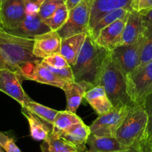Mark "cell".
I'll return each mask as SVG.
<instances>
[{"label":"cell","mask_w":152,"mask_h":152,"mask_svg":"<svg viewBox=\"0 0 152 152\" xmlns=\"http://www.w3.org/2000/svg\"><path fill=\"white\" fill-rule=\"evenodd\" d=\"M131 11H132V10L125 9V8H120V9L115 10V11H111V12L108 13V14H105V15L104 16L102 19H100V20L93 26V28H92L87 34L90 35V37H92L95 40V39L98 37L99 34L100 33L101 31H102L104 28L109 26L111 23H114L115 21L122 18V17H126V16H128Z\"/></svg>","instance_id":"24"},{"label":"cell","mask_w":152,"mask_h":152,"mask_svg":"<svg viewBox=\"0 0 152 152\" xmlns=\"http://www.w3.org/2000/svg\"><path fill=\"white\" fill-rule=\"evenodd\" d=\"M127 93L133 104L143 105L152 93V61L140 65L126 75Z\"/></svg>","instance_id":"5"},{"label":"cell","mask_w":152,"mask_h":152,"mask_svg":"<svg viewBox=\"0 0 152 152\" xmlns=\"http://www.w3.org/2000/svg\"><path fill=\"white\" fill-rule=\"evenodd\" d=\"M84 99L99 116L107 113L115 108L108 99L104 87L100 85L89 89Z\"/></svg>","instance_id":"17"},{"label":"cell","mask_w":152,"mask_h":152,"mask_svg":"<svg viewBox=\"0 0 152 152\" xmlns=\"http://www.w3.org/2000/svg\"><path fill=\"white\" fill-rule=\"evenodd\" d=\"M55 132L80 151L83 152L87 151V142L91 133L90 127L85 125L84 122L73 125L68 129L61 132Z\"/></svg>","instance_id":"16"},{"label":"cell","mask_w":152,"mask_h":152,"mask_svg":"<svg viewBox=\"0 0 152 152\" xmlns=\"http://www.w3.org/2000/svg\"><path fill=\"white\" fill-rule=\"evenodd\" d=\"M81 122H83L82 119L76 113L66 110L58 111L52 125V130L57 132H61L68 129L73 125Z\"/></svg>","instance_id":"26"},{"label":"cell","mask_w":152,"mask_h":152,"mask_svg":"<svg viewBox=\"0 0 152 152\" xmlns=\"http://www.w3.org/2000/svg\"><path fill=\"white\" fill-rule=\"evenodd\" d=\"M132 2L133 0H92L87 33L105 14L120 8L132 10Z\"/></svg>","instance_id":"13"},{"label":"cell","mask_w":152,"mask_h":152,"mask_svg":"<svg viewBox=\"0 0 152 152\" xmlns=\"http://www.w3.org/2000/svg\"><path fill=\"white\" fill-rule=\"evenodd\" d=\"M41 61L46 65L57 69L64 68V67H67L69 66L66 60L61 53L54 54L50 56L46 57V58H43Z\"/></svg>","instance_id":"30"},{"label":"cell","mask_w":152,"mask_h":152,"mask_svg":"<svg viewBox=\"0 0 152 152\" xmlns=\"http://www.w3.org/2000/svg\"><path fill=\"white\" fill-rule=\"evenodd\" d=\"M26 2H32V3L37 4L38 5H41L43 4V2H44L45 0H25Z\"/></svg>","instance_id":"39"},{"label":"cell","mask_w":152,"mask_h":152,"mask_svg":"<svg viewBox=\"0 0 152 152\" xmlns=\"http://www.w3.org/2000/svg\"><path fill=\"white\" fill-rule=\"evenodd\" d=\"M126 76L108 52L104 62L99 85L104 87L114 107L134 105L127 93Z\"/></svg>","instance_id":"3"},{"label":"cell","mask_w":152,"mask_h":152,"mask_svg":"<svg viewBox=\"0 0 152 152\" xmlns=\"http://www.w3.org/2000/svg\"><path fill=\"white\" fill-rule=\"evenodd\" d=\"M131 107H115L110 112L99 116L89 126L91 134L98 137H116V132L126 117Z\"/></svg>","instance_id":"7"},{"label":"cell","mask_w":152,"mask_h":152,"mask_svg":"<svg viewBox=\"0 0 152 152\" xmlns=\"http://www.w3.org/2000/svg\"><path fill=\"white\" fill-rule=\"evenodd\" d=\"M87 146L88 148L86 152H114L128 148L121 144L116 137H98L91 134L89 136Z\"/></svg>","instance_id":"19"},{"label":"cell","mask_w":152,"mask_h":152,"mask_svg":"<svg viewBox=\"0 0 152 152\" xmlns=\"http://www.w3.org/2000/svg\"><path fill=\"white\" fill-rule=\"evenodd\" d=\"M0 152H5V151L3 150V148L1 146H0Z\"/></svg>","instance_id":"40"},{"label":"cell","mask_w":152,"mask_h":152,"mask_svg":"<svg viewBox=\"0 0 152 152\" xmlns=\"http://www.w3.org/2000/svg\"><path fill=\"white\" fill-rule=\"evenodd\" d=\"M92 87H93L84 82H75L74 81V82L66 84L62 88L66 98V110L76 113V111L79 107L86 92Z\"/></svg>","instance_id":"18"},{"label":"cell","mask_w":152,"mask_h":152,"mask_svg":"<svg viewBox=\"0 0 152 152\" xmlns=\"http://www.w3.org/2000/svg\"><path fill=\"white\" fill-rule=\"evenodd\" d=\"M62 39L58 31H50L34 38L33 54L40 60L54 54L60 53Z\"/></svg>","instance_id":"12"},{"label":"cell","mask_w":152,"mask_h":152,"mask_svg":"<svg viewBox=\"0 0 152 152\" xmlns=\"http://www.w3.org/2000/svg\"><path fill=\"white\" fill-rule=\"evenodd\" d=\"M24 0H1L0 28L5 31L17 28L26 18Z\"/></svg>","instance_id":"9"},{"label":"cell","mask_w":152,"mask_h":152,"mask_svg":"<svg viewBox=\"0 0 152 152\" xmlns=\"http://www.w3.org/2000/svg\"><path fill=\"white\" fill-rule=\"evenodd\" d=\"M114 152H142L141 148H140V146L139 142L135 143L134 145H133L132 146H131L128 148L125 149L123 151H114Z\"/></svg>","instance_id":"37"},{"label":"cell","mask_w":152,"mask_h":152,"mask_svg":"<svg viewBox=\"0 0 152 152\" xmlns=\"http://www.w3.org/2000/svg\"><path fill=\"white\" fill-rule=\"evenodd\" d=\"M143 107L148 116L147 128H146L144 137L142 138V140H144L152 136V93H151L145 99Z\"/></svg>","instance_id":"31"},{"label":"cell","mask_w":152,"mask_h":152,"mask_svg":"<svg viewBox=\"0 0 152 152\" xmlns=\"http://www.w3.org/2000/svg\"><path fill=\"white\" fill-rule=\"evenodd\" d=\"M86 37L87 33H81L64 39L61 41L60 53L66 60L70 66L75 64Z\"/></svg>","instance_id":"20"},{"label":"cell","mask_w":152,"mask_h":152,"mask_svg":"<svg viewBox=\"0 0 152 152\" xmlns=\"http://www.w3.org/2000/svg\"><path fill=\"white\" fill-rule=\"evenodd\" d=\"M69 11L64 3L61 5L50 17L45 20L43 22L51 31H58L66 23L69 17Z\"/></svg>","instance_id":"27"},{"label":"cell","mask_w":152,"mask_h":152,"mask_svg":"<svg viewBox=\"0 0 152 152\" xmlns=\"http://www.w3.org/2000/svg\"><path fill=\"white\" fill-rule=\"evenodd\" d=\"M92 0H82L69 11L65 24L58 31L62 40L88 31Z\"/></svg>","instance_id":"6"},{"label":"cell","mask_w":152,"mask_h":152,"mask_svg":"<svg viewBox=\"0 0 152 152\" xmlns=\"http://www.w3.org/2000/svg\"><path fill=\"white\" fill-rule=\"evenodd\" d=\"M142 152H152V136L139 142Z\"/></svg>","instance_id":"35"},{"label":"cell","mask_w":152,"mask_h":152,"mask_svg":"<svg viewBox=\"0 0 152 152\" xmlns=\"http://www.w3.org/2000/svg\"><path fill=\"white\" fill-rule=\"evenodd\" d=\"M145 26L140 13L131 11L129 13L122 33L120 46L131 45L138 41L143 34Z\"/></svg>","instance_id":"15"},{"label":"cell","mask_w":152,"mask_h":152,"mask_svg":"<svg viewBox=\"0 0 152 152\" xmlns=\"http://www.w3.org/2000/svg\"><path fill=\"white\" fill-rule=\"evenodd\" d=\"M22 113L26 118L30 127L31 136L37 141H43L52 131V126L32 113L26 107H22Z\"/></svg>","instance_id":"21"},{"label":"cell","mask_w":152,"mask_h":152,"mask_svg":"<svg viewBox=\"0 0 152 152\" xmlns=\"http://www.w3.org/2000/svg\"><path fill=\"white\" fill-rule=\"evenodd\" d=\"M43 63V62H42ZM44 65H46L47 66V68L49 69H50L52 72L55 73L58 77H59L60 78H61L62 80H64V81H66V83H70V82H74L75 78H74V75H73L72 69L71 66H69L67 67H64V68H53V67L50 66H48L46 64H43Z\"/></svg>","instance_id":"32"},{"label":"cell","mask_w":152,"mask_h":152,"mask_svg":"<svg viewBox=\"0 0 152 152\" xmlns=\"http://www.w3.org/2000/svg\"><path fill=\"white\" fill-rule=\"evenodd\" d=\"M152 61V25L145 26L140 65Z\"/></svg>","instance_id":"28"},{"label":"cell","mask_w":152,"mask_h":152,"mask_svg":"<svg viewBox=\"0 0 152 152\" xmlns=\"http://www.w3.org/2000/svg\"><path fill=\"white\" fill-rule=\"evenodd\" d=\"M131 9L140 14H145L152 9V0H133Z\"/></svg>","instance_id":"34"},{"label":"cell","mask_w":152,"mask_h":152,"mask_svg":"<svg viewBox=\"0 0 152 152\" xmlns=\"http://www.w3.org/2000/svg\"><path fill=\"white\" fill-rule=\"evenodd\" d=\"M65 3L64 0H45L40 7L38 14L41 20H45L50 17L61 5Z\"/></svg>","instance_id":"29"},{"label":"cell","mask_w":152,"mask_h":152,"mask_svg":"<svg viewBox=\"0 0 152 152\" xmlns=\"http://www.w3.org/2000/svg\"><path fill=\"white\" fill-rule=\"evenodd\" d=\"M34 39L12 34L0 28V69H7L28 80L42 60L33 54Z\"/></svg>","instance_id":"1"},{"label":"cell","mask_w":152,"mask_h":152,"mask_svg":"<svg viewBox=\"0 0 152 152\" xmlns=\"http://www.w3.org/2000/svg\"><path fill=\"white\" fill-rule=\"evenodd\" d=\"M22 79L17 72L7 69H0V91L9 96L22 107L31 99L23 90Z\"/></svg>","instance_id":"10"},{"label":"cell","mask_w":152,"mask_h":152,"mask_svg":"<svg viewBox=\"0 0 152 152\" xmlns=\"http://www.w3.org/2000/svg\"><path fill=\"white\" fill-rule=\"evenodd\" d=\"M147 124L148 116L143 105L134 104L118 129L116 138L125 147H131L142 140Z\"/></svg>","instance_id":"4"},{"label":"cell","mask_w":152,"mask_h":152,"mask_svg":"<svg viewBox=\"0 0 152 152\" xmlns=\"http://www.w3.org/2000/svg\"><path fill=\"white\" fill-rule=\"evenodd\" d=\"M28 80L34 81L40 84H48L62 89L66 84V81L60 78L50 69L47 68L46 65L40 61L36 65L31 74L28 76Z\"/></svg>","instance_id":"22"},{"label":"cell","mask_w":152,"mask_h":152,"mask_svg":"<svg viewBox=\"0 0 152 152\" xmlns=\"http://www.w3.org/2000/svg\"><path fill=\"white\" fill-rule=\"evenodd\" d=\"M108 52L99 46L92 37L87 34L75 64L71 66L75 82H84L92 87L99 85Z\"/></svg>","instance_id":"2"},{"label":"cell","mask_w":152,"mask_h":152,"mask_svg":"<svg viewBox=\"0 0 152 152\" xmlns=\"http://www.w3.org/2000/svg\"><path fill=\"white\" fill-rule=\"evenodd\" d=\"M82 0H66L65 4L66 5L67 8L69 9V11H70L71 9H72L74 7H75L76 5H78L79 2H81Z\"/></svg>","instance_id":"38"},{"label":"cell","mask_w":152,"mask_h":152,"mask_svg":"<svg viewBox=\"0 0 152 152\" xmlns=\"http://www.w3.org/2000/svg\"><path fill=\"white\" fill-rule=\"evenodd\" d=\"M64 2H65V1H66V0H64Z\"/></svg>","instance_id":"41"},{"label":"cell","mask_w":152,"mask_h":152,"mask_svg":"<svg viewBox=\"0 0 152 152\" xmlns=\"http://www.w3.org/2000/svg\"><path fill=\"white\" fill-rule=\"evenodd\" d=\"M142 17L143 23L144 26H148V25H152V9L148 11L145 14H141Z\"/></svg>","instance_id":"36"},{"label":"cell","mask_w":152,"mask_h":152,"mask_svg":"<svg viewBox=\"0 0 152 152\" xmlns=\"http://www.w3.org/2000/svg\"><path fill=\"white\" fill-rule=\"evenodd\" d=\"M42 152H83L52 131L40 145Z\"/></svg>","instance_id":"23"},{"label":"cell","mask_w":152,"mask_h":152,"mask_svg":"<svg viewBox=\"0 0 152 152\" xmlns=\"http://www.w3.org/2000/svg\"><path fill=\"white\" fill-rule=\"evenodd\" d=\"M0 2H1V0H0Z\"/></svg>","instance_id":"42"},{"label":"cell","mask_w":152,"mask_h":152,"mask_svg":"<svg viewBox=\"0 0 152 152\" xmlns=\"http://www.w3.org/2000/svg\"><path fill=\"white\" fill-rule=\"evenodd\" d=\"M128 16L122 17L104 28L94 40L95 42L108 52H111L115 48L120 46L122 33Z\"/></svg>","instance_id":"11"},{"label":"cell","mask_w":152,"mask_h":152,"mask_svg":"<svg viewBox=\"0 0 152 152\" xmlns=\"http://www.w3.org/2000/svg\"><path fill=\"white\" fill-rule=\"evenodd\" d=\"M0 146L6 152H22L12 137L0 132Z\"/></svg>","instance_id":"33"},{"label":"cell","mask_w":152,"mask_h":152,"mask_svg":"<svg viewBox=\"0 0 152 152\" xmlns=\"http://www.w3.org/2000/svg\"><path fill=\"white\" fill-rule=\"evenodd\" d=\"M22 107H26L32 113L36 115L37 117H39L52 126L53 125L55 116L58 113V111L56 110L52 109V108L44 106L41 104L37 103L32 100L31 99L26 102V103Z\"/></svg>","instance_id":"25"},{"label":"cell","mask_w":152,"mask_h":152,"mask_svg":"<svg viewBox=\"0 0 152 152\" xmlns=\"http://www.w3.org/2000/svg\"><path fill=\"white\" fill-rule=\"evenodd\" d=\"M142 43L143 34L136 43L119 46L110 52L113 61L125 76L140 65Z\"/></svg>","instance_id":"8"},{"label":"cell","mask_w":152,"mask_h":152,"mask_svg":"<svg viewBox=\"0 0 152 152\" xmlns=\"http://www.w3.org/2000/svg\"><path fill=\"white\" fill-rule=\"evenodd\" d=\"M50 31V28L41 20L38 13H34L26 14V18L17 28L6 32L23 37L34 39L35 37Z\"/></svg>","instance_id":"14"}]
</instances>
